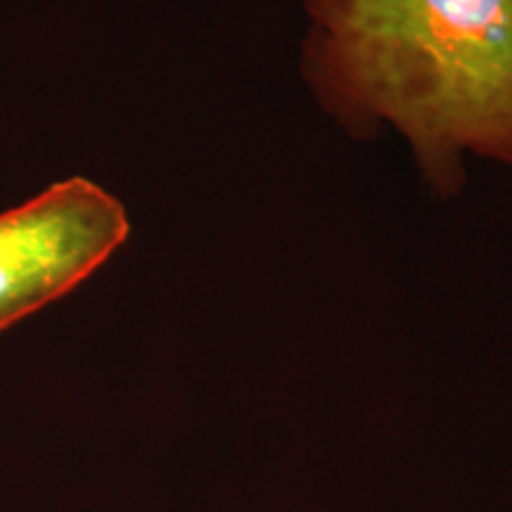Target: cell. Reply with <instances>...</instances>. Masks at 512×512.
Segmentation results:
<instances>
[{
  "instance_id": "1",
  "label": "cell",
  "mask_w": 512,
  "mask_h": 512,
  "mask_svg": "<svg viewBox=\"0 0 512 512\" xmlns=\"http://www.w3.org/2000/svg\"><path fill=\"white\" fill-rule=\"evenodd\" d=\"M304 76L354 136L389 124L437 195L512 166V0H304Z\"/></svg>"
},
{
  "instance_id": "2",
  "label": "cell",
  "mask_w": 512,
  "mask_h": 512,
  "mask_svg": "<svg viewBox=\"0 0 512 512\" xmlns=\"http://www.w3.org/2000/svg\"><path fill=\"white\" fill-rule=\"evenodd\" d=\"M128 233L124 204L79 176L0 214V330L91 278Z\"/></svg>"
}]
</instances>
